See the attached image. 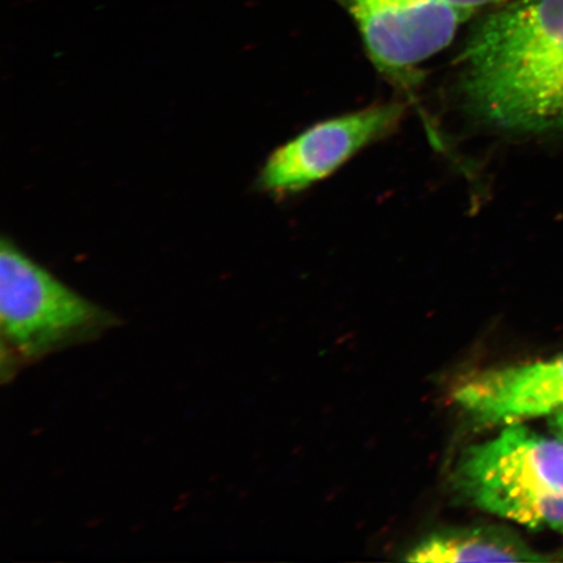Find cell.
<instances>
[{
  "mask_svg": "<svg viewBox=\"0 0 563 563\" xmlns=\"http://www.w3.org/2000/svg\"><path fill=\"white\" fill-rule=\"evenodd\" d=\"M509 528L475 526L450 528L411 549L408 562H532L547 561Z\"/></svg>",
  "mask_w": 563,
  "mask_h": 563,
  "instance_id": "obj_7",
  "label": "cell"
},
{
  "mask_svg": "<svg viewBox=\"0 0 563 563\" xmlns=\"http://www.w3.org/2000/svg\"><path fill=\"white\" fill-rule=\"evenodd\" d=\"M118 323L3 236L0 243L2 376L20 364L87 343Z\"/></svg>",
  "mask_w": 563,
  "mask_h": 563,
  "instance_id": "obj_3",
  "label": "cell"
},
{
  "mask_svg": "<svg viewBox=\"0 0 563 563\" xmlns=\"http://www.w3.org/2000/svg\"><path fill=\"white\" fill-rule=\"evenodd\" d=\"M361 31L376 66L394 77L452 44L471 13L445 0H335Z\"/></svg>",
  "mask_w": 563,
  "mask_h": 563,
  "instance_id": "obj_4",
  "label": "cell"
},
{
  "mask_svg": "<svg viewBox=\"0 0 563 563\" xmlns=\"http://www.w3.org/2000/svg\"><path fill=\"white\" fill-rule=\"evenodd\" d=\"M454 399L484 424H511L563 412V354L549 361L477 372Z\"/></svg>",
  "mask_w": 563,
  "mask_h": 563,
  "instance_id": "obj_6",
  "label": "cell"
},
{
  "mask_svg": "<svg viewBox=\"0 0 563 563\" xmlns=\"http://www.w3.org/2000/svg\"><path fill=\"white\" fill-rule=\"evenodd\" d=\"M463 93L483 122L563 129V0H512L477 23L463 52Z\"/></svg>",
  "mask_w": 563,
  "mask_h": 563,
  "instance_id": "obj_1",
  "label": "cell"
},
{
  "mask_svg": "<svg viewBox=\"0 0 563 563\" xmlns=\"http://www.w3.org/2000/svg\"><path fill=\"white\" fill-rule=\"evenodd\" d=\"M445 2L474 15L477 10L484 9V7L505 4L510 0H445Z\"/></svg>",
  "mask_w": 563,
  "mask_h": 563,
  "instance_id": "obj_8",
  "label": "cell"
},
{
  "mask_svg": "<svg viewBox=\"0 0 563 563\" xmlns=\"http://www.w3.org/2000/svg\"><path fill=\"white\" fill-rule=\"evenodd\" d=\"M453 481L478 509L563 534V438L511 422L496 438L468 448Z\"/></svg>",
  "mask_w": 563,
  "mask_h": 563,
  "instance_id": "obj_2",
  "label": "cell"
},
{
  "mask_svg": "<svg viewBox=\"0 0 563 563\" xmlns=\"http://www.w3.org/2000/svg\"><path fill=\"white\" fill-rule=\"evenodd\" d=\"M555 421H558V427L562 433V438H563V412L562 413H559V415H555Z\"/></svg>",
  "mask_w": 563,
  "mask_h": 563,
  "instance_id": "obj_9",
  "label": "cell"
},
{
  "mask_svg": "<svg viewBox=\"0 0 563 563\" xmlns=\"http://www.w3.org/2000/svg\"><path fill=\"white\" fill-rule=\"evenodd\" d=\"M404 117L398 103L372 106L314 124L271 154L258 176L263 191L287 196L325 179Z\"/></svg>",
  "mask_w": 563,
  "mask_h": 563,
  "instance_id": "obj_5",
  "label": "cell"
}]
</instances>
